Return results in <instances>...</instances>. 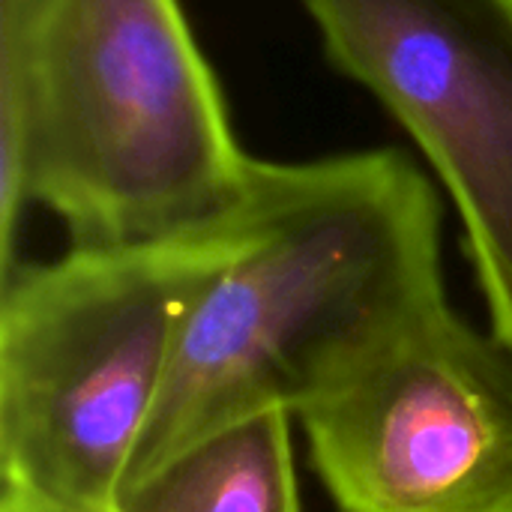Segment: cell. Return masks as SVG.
Masks as SVG:
<instances>
[{
    "mask_svg": "<svg viewBox=\"0 0 512 512\" xmlns=\"http://www.w3.org/2000/svg\"><path fill=\"white\" fill-rule=\"evenodd\" d=\"M255 156L180 0H0V279L30 204L72 249L228 216Z\"/></svg>",
    "mask_w": 512,
    "mask_h": 512,
    "instance_id": "cell-2",
    "label": "cell"
},
{
    "mask_svg": "<svg viewBox=\"0 0 512 512\" xmlns=\"http://www.w3.org/2000/svg\"><path fill=\"white\" fill-rule=\"evenodd\" d=\"M330 60L414 138L456 201L512 351V0H303Z\"/></svg>",
    "mask_w": 512,
    "mask_h": 512,
    "instance_id": "cell-5",
    "label": "cell"
},
{
    "mask_svg": "<svg viewBox=\"0 0 512 512\" xmlns=\"http://www.w3.org/2000/svg\"><path fill=\"white\" fill-rule=\"evenodd\" d=\"M0 512H54V510H39V507H30V504H18V501H9V498H0Z\"/></svg>",
    "mask_w": 512,
    "mask_h": 512,
    "instance_id": "cell-7",
    "label": "cell"
},
{
    "mask_svg": "<svg viewBox=\"0 0 512 512\" xmlns=\"http://www.w3.org/2000/svg\"><path fill=\"white\" fill-rule=\"evenodd\" d=\"M297 420L336 512H512V351L447 300Z\"/></svg>",
    "mask_w": 512,
    "mask_h": 512,
    "instance_id": "cell-4",
    "label": "cell"
},
{
    "mask_svg": "<svg viewBox=\"0 0 512 512\" xmlns=\"http://www.w3.org/2000/svg\"><path fill=\"white\" fill-rule=\"evenodd\" d=\"M231 213L156 243L21 261L0 279V498L114 512Z\"/></svg>",
    "mask_w": 512,
    "mask_h": 512,
    "instance_id": "cell-3",
    "label": "cell"
},
{
    "mask_svg": "<svg viewBox=\"0 0 512 512\" xmlns=\"http://www.w3.org/2000/svg\"><path fill=\"white\" fill-rule=\"evenodd\" d=\"M441 300V204L405 153L255 159L123 489L234 423L297 417Z\"/></svg>",
    "mask_w": 512,
    "mask_h": 512,
    "instance_id": "cell-1",
    "label": "cell"
},
{
    "mask_svg": "<svg viewBox=\"0 0 512 512\" xmlns=\"http://www.w3.org/2000/svg\"><path fill=\"white\" fill-rule=\"evenodd\" d=\"M114 512H300L291 414L234 423L126 486Z\"/></svg>",
    "mask_w": 512,
    "mask_h": 512,
    "instance_id": "cell-6",
    "label": "cell"
}]
</instances>
